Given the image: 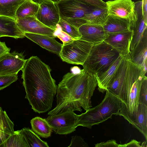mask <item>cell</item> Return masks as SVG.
<instances>
[{"label":"cell","mask_w":147,"mask_h":147,"mask_svg":"<svg viewBox=\"0 0 147 147\" xmlns=\"http://www.w3.org/2000/svg\"><path fill=\"white\" fill-rule=\"evenodd\" d=\"M22 70L25 98L32 109L39 114L49 110L57 87L51 76L50 67L37 56H32L26 60Z\"/></svg>","instance_id":"cell-1"},{"label":"cell","mask_w":147,"mask_h":147,"mask_svg":"<svg viewBox=\"0 0 147 147\" xmlns=\"http://www.w3.org/2000/svg\"><path fill=\"white\" fill-rule=\"evenodd\" d=\"M97 85L95 75L91 76L83 69L68 72L57 87V105L48 115H55L68 109L82 111L91 108V98Z\"/></svg>","instance_id":"cell-2"},{"label":"cell","mask_w":147,"mask_h":147,"mask_svg":"<svg viewBox=\"0 0 147 147\" xmlns=\"http://www.w3.org/2000/svg\"><path fill=\"white\" fill-rule=\"evenodd\" d=\"M146 74L129 59L119 98L122 102L117 115L121 113L132 115L136 113L139 104L140 89L143 80L146 76Z\"/></svg>","instance_id":"cell-3"},{"label":"cell","mask_w":147,"mask_h":147,"mask_svg":"<svg viewBox=\"0 0 147 147\" xmlns=\"http://www.w3.org/2000/svg\"><path fill=\"white\" fill-rule=\"evenodd\" d=\"M105 97L98 105L90 108L80 115H77L76 126H82L91 128L108 119L113 115H117L121 107V101L107 90Z\"/></svg>","instance_id":"cell-4"},{"label":"cell","mask_w":147,"mask_h":147,"mask_svg":"<svg viewBox=\"0 0 147 147\" xmlns=\"http://www.w3.org/2000/svg\"><path fill=\"white\" fill-rule=\"evenodd\" d=\"M120 55L105 41L94 45L84 63V70L89 75H95L106 70Z\"/></svg>","instance_id":"cell-5"},{"label":"cell","mask_w":147,"mask_h":147,"mask_svg":"<svg viewBox=\"0 0 147 147\" xmlns=\"http://www.w3.org/2000/svg\"><path fill=\"white\" fill-rule=\"evenodd\" d=\"M61 18L78 28L87 24L84 19L85 15L93 7L80 0H67L56 2Z\"/></svg>","instance_id":"cell-6"},{"label":"cell","mask_w":147,"mask_h":147,"mask_svg":"<svg viewBox=\"0 0 147 147\" xmlns=\"http://www.w3.org/2000/svg\"><path fill=\"white\" fill-rule=\"evenodd\" d=\"M94 45L80 39L63 45L59 55L63 61L82 65Z\"/></svg>","instance_id":"cell-7"},{"label":"cell","mask_w":147,"mask_h":147,"mask_svg":"<svg viewBox=\"0 0 147 147\" xmlns=\"http://www.w3.org/2000/svg\"><path fill=\"white\" fill-rule=\"evenodd\" d=\"M77 115L68 109L57 115H49L46 119L56 134L67 135L76 130Z\"/></svg>","instance_id":"cell-8"},{"label":"cell","mask_w":147,"mask_h":147,"mask_svg":"<svg viewBox=\"0 0 147 147\" xmlns=\"http://www.w3.org/2000/svg\"><path fill=\"white\" fill-rule=\"evenodd\" d=\"M106 3L109 14L127 20L129 23L131 28L135 25L138 16L134 1L131 0H116L107 1Z\"/></svg>","instance_id":"cell-9"},{"label":"cell","mask_w":147,"mask_h":147,"mask_svg":"<svg viewBox=\"0 0 147 147\" xmlns=\"http://www.w3.org/2000/svg\"><path fill=\"white\" fill-rule=\"evenodd\" d=\"M39 5L35 17L46 26L56 30L60 19L56 2L51 0H43Z\"/></svg>","instance_id":"cell-10"},{"label":"cell","mask_w":147,"mask_h":147,"mask_svg":"<svg viewBox=\"0 0 147 147\" xmlns=\"http://www.w3.org/2000/svg\"><path fill=\"white\" fill-rule=\"evenodd\" d=\"M26 60L23 53L13 51L0 56V75L18 74L24 67Z\"/></svg>","instance_id":"cell-11"},{"label":"cell","mask_w":147,"mask_h":147,"mask_svg":"<svg viewBox=\"0 0 147 147\" xmlns=\"http://www.w3.org/2000/svg\"><path fill=\"white\" fill-rule=\"evenodd\" d=\"M133 31L122 32L108 35L104 41L117 50L123 57L129 58Z\"/></svg>","instance_id":"cell-12"},{"label":"cell","mask_w":147,"mask_h":147,"mask_svg":"<svg viewBox=\"0 0 147 147\" xmlns=\"http://www.w3.org/2000/svg\"><path fill=\"white\" fill-rule=\"evenodd\" d=\"M20 29L25 32L39 34L55 37V30L43 24L35 16L17 19L16 20Z\"/></svg>","instance_id":"cell-13"},{"label":"cell","mask_w":147,"mask_h":147,"mask_svg":"<svg viewBox=\"0 0 147 147\" xmlns=\"http://www.w3.org/2000/svg\"><path fill=\"white\" fill-rule=\"evenodd\" d=\"M78 30L81 36L80 39L94 45L104 41L108 36L101 25L87 23L80 26Z\"/></svg>","instance_id":"cell-14"},{"label":"cell","mask_w":147,"mask_h":147,"mask_svg":"<svg viewBox=\"0 0 147 147\" xmlns=\"http://www.w3.org/2000/svg\"><path fill=\"white\" fill-rule=\"evenodd\" d=\"M147 31H144L136 47L130 51V60L146 73L147 65Z\"/></svg>","instance_id":"cell-15"},{"label":"cell","mask_w":147,"mask_h":147,"mask_svg":"<svg viewBox=\"0 0 147 147\" xmlns=\"http://www.w3.org/2000/svg\"><path fill=\"white\" fill-rule=\"evenodd\" d=\"M122 116L129 123L138 129L147 140V106L139 103L136 113L132 115L121 113Z\"/></svg>","instance_id":"cell-16"},{"label":"cell","mask_w":147,"mask_h":147,"mask_svg":"<svg viewBox=\"0 0 147 147\" xmlns=\"http://www.w3.org/2000/svg\"><path fill=\"white\" fill-rule=\"evenodd\" d=\"M129 60V58H123L107 88V90L118 98L125 79Z\"/></svg>","instance_id":"cell-17"},{"label":"cell","mask_w":147,"mask_h":147,"mask_svg":"<svg viewBox=\"0 0 147 147\" xmlns=\"http://www.w3.org/2000/svg\"><path fill=\"white\" fill-rule=\"evenodd\" d=\"M25 36L42 47L51 52L59 54L63 44L59 42L55 37L39 34L24 33Z\"/></svg>","instance_id":"cell-18"},{"label":"cell","mask_w":147,"mask_h":147,"mask_svg":"<svg viewBox=\"0 0 147 147\" xmlns=\"http://www.w3.org/2000/svg\"><path fill=\"white\" fill-rule=\"evenodd\" d=\"M4 36L17 39L23 38L25 36L24 33L18 26L15 20L0 16V37Z\"/></svg>","instance_id":"cell-19"},{"label":"cell","mask_w":147,"mask_h":147,"mask_svg":"<svg viewBox=\"0 0 147 147\" xmlns=\"http://www.w3.org/2000/svg\"><path fill=\"white\" fill-rule=\"evenodd\" d=\"M102 25L107 35L131 30V25L127 21L119 17L109 14Z\"/></svg>","instance_id":"cell-20"},{"label":"cell","mask_w":147,"mask_h":147,"mask_svg":"<svg viewBox=\"0 0 147 147\" xmlns=\"http://www.w3.org/2000/svg\"><path fill=\"white\" fill-rule=\"evenodd\" d=\"M123 58L120 55L107 70L102 73L96 75L98 89L100 92L103 93L106 91L107 86Z\"/></svg>","instance_id":"cell-21"},{"label":"cell","mask_w":147,"mask_h":147,"mask_svg":"<svg viewBox=\"0 0 147 147\" xmlns=\"http://www.w3.org/2000/svg\"><path fill=\"white\" fill-rule=\"evenodd\" d=\"M30 123L32 129L37 135L45 138L51 136L52 128L46 119L36 117L32 118Z\"/></svg>","instance_id":"cell-22"},{"label":"cell","mask_w":147,"mask_h":147,"mask_svg":"<svg viewBox=\"0 0 147 147\" xmlns=\"http://www.w3.org/2000/svg\"><path fill=\"white\" fill-rule=\"evenodd\" d=\"M26 0H0V16L16 20V13L20 6Z\"/></svg>","instance_id":"cell-23"},{"label":"cell","mask_w":147,"mask_h":147,"mask_svg":"<svg viewBox=\"0 0 147 147\" xmlns=\"http://www.w3.org/2000/svg\"><path fill=\"white\" fill-rule=\"evenodd\" d=\"M108 15L107 7L92 8L85 15L84 19L87 23L102 25L106 20Z\"/></svg>","instance_id":"cell-24"},{"label":"cell","mask_w":147,"mask_h":147,"mask_svg":"<svg viewBox=\"0 0 147 147\" xmlns=\"http://www.w3.org/2000/svg\"><path fill=\"white\" fill-rule=\"evenodd\" d=\"M138 19L137 22L131 29L133 31V35L130 44V51L137 45L144 31L147 29V21L142 16L140 15H138Z\"/></svg>","instance_id":"cell-25"},{"label":"cell","mask_w":147,"mask_h":147,"mask_svg":"<svg viewBox=\"0 0 147 147\" xmlns=\"http://www.w3.org/2000/svg\"><path fill=\"white\" fill-rule=\"evenodd\" d=\"M39 5V4L33 0H26L17 11L16 19L27 17L35 16L38 11Z\"/></svg>","instance_id":"cell-26"},{"label":"cell","mask_w":147,"mask_h":147,"mask_svg":"<svg viewBox=\"0 0 147 147\" xmlns=\"http://www.w3.org/2000/svg\"><path fill=\"white\" fill-rule=\"evenodd\" d=\"M22 129L28 147H49L47 142L42 140L32 129L24 127Z\"/></svg>","instance_id":"cell-27"},{"label":"cell","mask_w":147,"mask_h":147,"mask_svg":"<svg viewBox=\"0 0 147 147\" xmlns=\"http://www.w3.org/2000/svg\"><path fill=\"white\" fill-rule=\"evenodd\" d=\"M2 147H28L22 129L14 131L4 142Z\"/></svg>","instance_id":"cell-28"},{"label":"cell","mask_w":147,"mask_h":147,"mask_svg":"<svg viewBox=\"0 0 147 147\" xmlns=\"http://www.w3.org/2000/svg\"><path fill=\"white\" fill-rule=\"evenodd\" d=\"M14 126L6 111L0 107V130L11 134L14 131Z\"/></svg>","instance_id":"cell-29"},{"label":"cell","mask_w":147,"mask_h":147,"mask_svg":"<svg viewBox=\"0 0 147 147\" xmlns=\"http://www.w3.org/2000/svg\"><path fill=\"white\" fill-rule=\"evenodd\" d=\"M61 30L74 40L80 39L81 37L78 28L61 18L58 24Z\"/></svg>","instance_id":"cell-30"},{"label":"cell","mask_w":147,"mask_h":147,"mask_svg":"<svg viewBox=\"0 0 147 147\" xmlns=\"http://www.w3.org/2000/svg\"><path fill=\"white\" fill-rule=\"evenodd\" d=\"M18 79L17 74L0 75V90L8 86Z\"/></svg>","instance_id":"cell-31"},{"label":"cell","mask_w":147,"mask_h":147,"mask_svg":"<svg viewBox=\"0 0 147 147\" xmlns=\"http://www.w3.org/2000/svg\"><path fill=\"white\" fill-rule=\"evenodd\" d=\"M135 10L138 15L143 16L147 21V0H142L135 3Z\"/></svg>","instance_id":"cell-32"},{"label":"cell","mask_w":147,"mask_h":147,"mask_svg":"<svg viewBox=\"0 0 147 147\" xmlns=\"http://www.w3.org/2000/svg\"><path fill=\"white\" fill-rule=\"evenodd\" d=\"M139 103L147 106V78L146 76L143 80L140 89Z\"/></svg>","instance_id":"cell-33"},{"label":"cell","mask_w":147,"mask_h":147,"mask_svg":"<svg viewBox=\"0 0 147 147\" xmlns=\"http://www.w3.org/2000/svg\"><path fill=\"white\" fill-rule=\"evenodd\" d=\"M54 35L55 38L58 37L63 42V45L65 44L74 40L67 34L63 31L58 24Z\"/></svg>","instance_id":"cell-34"},{"label":"cell","mask_w":147,"mask_h":147,"mask_svg":"<svg viewBox=\"0 0 147 147\" xmlns=\"http://www.w3.org/2000/svg\"><path fill=\"white\" fill-rule=\"evenodd\" d=\"M68 147H88L89 146L81 136H75L71 137V143Z\"/></svg>","instance_id":"cell-35"},{"label":"cell","mask_w":147,"mask_h":147,"mask_svg":"<svg viewBox=\"0 0 147 147\" xmlns=\"http://www.w3.org/2000/svg\"><path fill=\"white\" fill-rule=\"evenodd\" d=\"M60 1L67 0H59ZM93 8H104L106 7V2L102 0H80Z\"/></svg>","instance_id":"cell-36"},{"label":"cell","mask_w":147,"mask_h":147,"mask_svg":"<svg viewBox=\"0 0 147 147\" xmlns=\"http://www.w3.org/2000/svg\"><path fill=\"white\" fill-rule=\"evenodd\" d=\"M119 144L114 140H109L106 142L98 143L95 144L96 147H118Z\"/></svg>","instance_id":"cell-37"},{"label":"cell","mask_w":147,"mask_h":147,"mask_svg":"<svg viewBox=\"0 0 147 147\" xmlns=\"http://www.w3.org/2000/svg\"><path fill=\"white\" fill-rule=\"evenodd\" d=\"M142 147L140 145V142L134 140H132L129 142L124 144H119L118 147Z\"/></svg>","instance_id":"cell-38"},{"label":"cell","mask_w":147,"mask_h":147,"mask_svg":"<svg viewBox=\"0 0 147 147\" xmlns=\"http://www.w3.org/2000/svg\"><path fill=\"white\" fill-rule=\"evenodd\" d=\"M11 134L0 130V147L3 144Z\"/></svg>","instance_id":"cell-39"},{"label":"cell","mask_w":147,"mask_h":147,"mask_svg":"<svg viewBox=\"0 0 147 147\" xmlns=\"http://www.w3.org/2000/svg\"><path fill=\"white\" fill-rule=\"evenodd\" d=\"M10 49V48L7 47L5 42L0 41V56L9 53Z\"/></svg>","instance_id":"cell-40"},{"label":"cell","mask_w":147,"mask_h":147,"mask_svg":"<svg viewBox=\"0 0 147 147\" xmlns=\"http://www.w3.org/2000/svg\"><path fill=\"white\" fill-rule=\"evenodd\" d=\"M35 2H36L38 4H40L41 2H42L43 0H33ZM55 2H56L57 1H58L59 0H51Z\"/></svg>","instance_id":"cell-41"},{"label":"cell","mask_w":147,"mask_h":147,"mask_svg":"<svg viewBox=\"0 0 147 147\" xmlns=\"http://www.w3.org/2000/svg\"><path fill=\"white\" fill-rule=\"evenodd\" d=\"M106 0L107 1H114L116 0Z\"/></svg>","instance_id":"cell-42"}]
</instances>
